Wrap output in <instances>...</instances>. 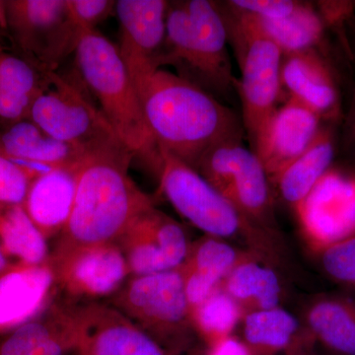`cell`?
Wrapping results in <instances>:
<instances>
[{"label": "cell", "mask_w": 355, "mask_h": 355, "mask_svg": "<svg viewBox=\"0 0 355 355\" xmlns=\"http://www.w3.org/2000/svg\"><path fill=\"white\" fill-rule=\"evenodd\" d=\"M12 22L46 71L76 51L83 35L70 20L67 0H26L10 4Z\"/></svg>", "instance_id": "15"}, {"label": "cell", "mask_w": 355, "mask_h": 355, "mask_svg": "<svg viewBox=\"0 0 355 355\" xmlns=\"http://www.w3.org/2000/svg\"><path fill=\"white\" fill-rule=\"evenodd\" d=\"M139 97L159 153L170 154L193 169L212 147L243 137L232 110L177 74L157 70Z\"/></svg>", "instance_id": "2"}, {"label": "cell", "mask_w": 355, "mask_h": 355, "mask_svg": "<svg viewBox=\"0 0 355 355\" xmlns=\"http://www.w3.org/2000/svg\"><path fill=\"white\" fill-rule=\"evenodd\" d=\"M76 355H78V354H77L76 352Z\"/></svg>", "instance_id": "40"}, {"label": "cell", "mask_w": 355, "mask_h": 355, "mask_svg": "<svg viewBox=\"0 0 355 355\" xmlns=\"http://www.w3.org/2000/svg\"><path fill=\"white\" fill-rule=\"evenodd\" d=\"M209 355H252L246 343L235 336H229L209 345Z\"/></svg>", "instance_id": "36"}, {"label": "cell", "mask_w": 355, "mask_h": 355, "mask_svg": "<svg viewBox=\"0 0 355 355\" xmlns=\"http://www.w3.org/2000/svg\"><path fill=\"white\" fill-rule=\"evenodd\" d=\"M354 9H355V1H354Z\"/></svg>", "instance_id": "39"}, {"label": "cell", "mask_w": 355, "mask_h": 355, "mask_svg": "<svg viewBox=\"0 0 355 355\" xmlns=\"http://www.w3.org/2000/svg\"><path fill=\"white\" fill-rule=\"evenodd\" d=\"M243 342L252 355H319L315 336L284 307L245 315Z\"/></svg>", "instance_id": "18"}, {"label": "cell", "mask_w": 355, "mask_h": 355, "mask_svg": "<svg viewBox=\"0 0 355 355\" xmlns=\"http://www.w3.org/2000/svg\"><path fill=\"white\" fill-rule=\"evenodd\" d=\"M280 81L291 98L321 118L334 116L338 108V93L333 73L316 50L284 55Z\"/></svg>", "instance_id": "22"}, {"label": "cell", "mask_w": 355, "mask_h": 355, "mask_svg": "<svg viewBox=\"0 0 355 355\" xmlns=\"http://www.w3.org/2000/svg\"><path fill=\"white\" fill-rule=\"evenodd\" d=\"M58 289L71 302H91L112 297L130 277L118 243L89 247L49 260Z\"/></svg>", "instance_id": "14"}, {"label": "cell", "mask_w": 355, "mask_h": 355, "mask_svg": "<svg viewBox=\"0 0 355 355\" xmlns=\"http://www.w3.org/2000/svg\"><path fill=\"white\" fill-rule=\"evenodd\" d=\"M236 13L243 16L257 31L277 44L284 55L315 50L321 43L326 28L316 7L303 2H300L291 15L282 19H261Z\"/></svg>", "instance_id": "27"}, {"label": "cell", "mask_w": 355, "mask_h": 355, "mask_svg": "<svg viewBox=\"0 0 355 355\" xmlns=\"http://www.w3.org/2000/svg\"><path fill=\"white\" fill-rule=\"evenodd\" d=\"M132 159L123 146L86 156L79 166L71 214L49 260L118 243L133 220L154 205L128 175Z\"/></svg>", "instance_id": "1"}, {"label": "cell", "mask_w": 355, "mask_h": 355, "mask_svg": "<svg viewBox=\"0 0 355 355\" xmlns=\"http://www.w3.org/2000/svg\"><path fill=\"white\" fill-rule=\"evenodd\" d=\"M2 155L29 161L49 170L81 164L88 153L46 135L33 121H19L1 137Z\"/></svg>", "instance_id": "25"}, {"label": "cell", "mask_w": 355, "mask_h": 355, "mask_svg": "<svg viewBox=\"0 0 355 355\" xmlns=\"http://www.w3.org/2000/svg\"><path fill=\"white\" fill-rule=\"evenodd\" d=\"M302 320L331 355H355V299L321 294L305 305Z\"/></svg>", "instance_id": "24"}, {"label": "cell", "mask_w": 355, "mask_h": 355, "mask_svg": "<svg viewBox=\"0 0 355 355\" xmlns=\"http://www.w3.org/2000/svg\"><path fill=\"white\" fill-rule=\"evenodd\" d=\"M79 76L99 103L116 137L133 158L158 173L161 154L146 125L141 101L116 44L99 32L84 34L77 44Z\"/></svg>", "instance_id": "3"}, {"label": "cell", "mask_w": 355, "mask_h": 355, "mask_svg": "<svg viewBox=\"0 0 355 355\" xmlns=\"http://www.w3.org/2000/svg\"><path fill=\"white\" fill-rule=\"evenodd\" d=\"M168 7L163 0H119L114 3L120 23L116 48L139 95L161 69Z\"/></svg>", "instance_id": "10"}, {"label": "cell", "mask_w": 355, "mask_h": 355, "mask_svg": "<svg viewBox=\"0 0 355 355\" xmlns=\"http://www.w3.org/2000/svg\"><path fill=\"white\" fill-rule=\"evenodd\" d=\"M80 165L57 168L30 184L23 207L46 240L60 235L69 221Z\"/></svg>", "instance_id": "23"}, {"label": "cell", "mask_w": 355, "mask_h": 355, "mask_svg": "<svg viewBox=\"0 0 355 355\" xmlns=\"http://www.w3.org/2000/svg\"><path fill=\"white\" fill-rule=\"evenodd\" d=\"M246 250L238 249L227 240L209 235L191 243L186 260L180 266L191 311L220 288Z\"/></svg>", "instance_id": "20"}, {"label": "cell", "mask_w": 355, "mask_h": 355, "mask_svg": "<svg viewBox=\"0 0 355 355\" xmlns=\"http://www.w3.org/2000/svg\"><path fill=\"white\" fill-rule=\"evenodd\" d=\"M220 287L241 308L244 316L284 307L287 297L282 270L248 249Z\"/></svg>", "instance_id": "21"}, {"label": "cell", "mask_w": 355, "mask_h": 355, "mask_svg": "<svg viewBox=\"0 0 355 355\" xmlns=\"http://www.w3.org/2000/svg\"><path fill=\"white\" fill-rule=\"evenodd\" d=\"M50 85L30 111L31 121L44 132L88 153L123 146L99 107L76 83L51 71Z\"/></svg>", "instance_id": "9"}, {"label": "cell", "mask_w": 355, "mask_h": 355, "mask_svg": "<svg viewBox=\"0 0 355 355\" xmlns=\"http://www.w3.org/2000/svg\"><path fill=\"white\" fill-rule=\"evenodd\" d=\"M11 263H9L8 259L6 256V254L2 251L1 248H0V272H3L4 270H6Z\"/></svg>", "instance_id": "38"}, {"label": "cell", "mask_w": 355, "mask_h": 355, "mask_svg": "<svg viewBox=\"0 0 355 355\" xmlns=\"http://www.w3.org/2000/svg\"><path fill=\"white\" fill-rule=\"evenodd\" d=\"M107 302L171 355L183 354L198 338L180 268L130 277Z\"/></svg>", "instance_id": "6"}, {"label": "cell", "mask_w": 355, "mask_h": 355, "mask_svg": "<svg viewBox=\"0 0 355 355\" xmlns=\"http://www.w3.org/2000/svg\"><path fill=\"white\" fill-rule=\"evenodd\" d=\"M223 17L241 69L235 87L241 98L244 127L252 144L279 107L284 53L240 14L231 10L230 16L223 14Z\"/></svg>", "instance_id": "8"}, {"label": "cell", "mask_w": 355, "mask_h": 355, "mask_svg": "<svg viewBox=\"0 0 355 355\" xmlns=\"http://www.w3.org/2000/svg\"><path fill=\"white\" fill-rule=\"evenodd\" d=\"M57 289L49 261L42 265L16 263L0 272V336L46 309Z\"/></svg>", "instance_id": "17"}, {"label": "cell", "mask_w": 355, "mask_h": 355, "mask_svg": "<svg viewBox=\"0 0 355 355\" xmlns=\"http://www.w3.org/2000/svg\"><path fill=\"white\" fill-rule=\"evenodd\" d=\"M0 248L6 257L26 265H42L50 259L46 239L23 205L0 207Z\"/></svg>", "instance_id": "28"}, {"label": "cell", "mask_w": 355, "mask_h": 355, "mask_svg": "<svg viewBox=\"0 0 355 355\" xmlns=\"http://www.w3.org/2000/svg\"><path fill=\"white\" fill-rule=\"evenodd\" d=\"M343 139L345 148L350 149L355 146V90L349 112L345 116Z\"/></svg>", "instance_id": "37"}, {"label": "cell", "mask_w": 355, "mask_h": 355, "mask_svg": "<svg viewBox=\"0 0 355 355\" xmlns=\"http://www.w3.org/2000/svg\"><path fill=\"white\" fill-rule=\"evenodd\" d=\"M157 175L160 188L175 209L205 235L242 239L247 249L286 270L284 244L272 240L243 218L234 205L191 166L165 153Z\"/></svg>", "instance_id": "5"}, {"label": "cell", "mask_w": 355, "mask_h": 355, "mask_svg": "<svg viewBox=\"0 0 355 355\" xmlns=\"http://www.w3.org/2000/svg\"><path fill=\"white\" fill-rule=\"evenodd\" d=\"M334 156L331 132L321 128L312 144L282 171L272 186L277 187L282 200L295 209L330 170Z\"/></svg>", "instance_id": "26"}, {"label": "cell", "mask_w": 355, "mask_h": 355, "mask_svg": "<svg viewBox=\"0 0 355 355\" xmlns=\"http://www.w3.org/2000/svg\"><path fill=\"white\" fill-rule=\"evenodd\" d=\"M316 9L324 27L331 26L342 29L355 15L354 1H320Z\"/></svg>", "instance_id": "35"}, {"label": "cell", "mask_w": 355, "mask_h": 355, "mask_svg": "<svg viewBox=\"0 0 355 355\" xmlns=\"http://www.w3.org/2000/svg\"><path fill=\"white\" fill-rule=\"evenodd\" d=\"M191 243L179 222L153 205L133 220L118 245L130 277H141L180 268Z\"/></svg>", "instance_id": "13"}, {"label": "cell", "mask_w": 355, "mask_h": 355, "mask_svg": "<svg viewBox=\"0 0 355 355\" xmlns=\"http://www.w3.org/2000/svg\"><path fill=\"white\" fill-rule=\"evenodd\" d=\"M70 301L53 299L30 321L0 336V355H69L76 342Z\"/></svg>", "instance_id": "19"}, {"label": "cell", "mask_w": 355, "mask_h": 355, "mask_svg": "<svg viewBox=\"0 0 355 355\" xmlns=\"http://www.w3.org/2000/svg\"><path fill=\"white\" fill-rule=\"evenodd\" d=\"M294 210L306 241L318 253L355 236V178L329 170Z\"/></svg>", "instance_id": "12"}, {"label": "cell", "mask_w": 355, "mask_h": 355, "mask_svg": "<svg viewBox=\"0 0 355 355\" xmlns=\"http://www.w3.org/2000/svg\"><path fill=\"white\" fill-rule=\"evenodd\" d=\"M324 273L336 284L355 291V236L320 252Z\"/></svg>", "instance_id": "31"}, {"label": "cell", "mask_w": 355, "mask_h": 355, "mask_svg": "<svg viewBox=\"0 0 355 355\" xmlns=\"http://www.w3.org/2000/svg\"><path fill=\"white\" fill-rule=\"evenodd\" d=\"M228 32L220 9L207 0L169 4L161 67L173 65L198 86L228 92L235 87Z\"/></svg>", "instance_id": "4"}, {"label": "cell", "mask_w": 355, "mask_h": 355, "mask_svg": "<svg viewBox=\"0 0 355 355\" xmlns=\"http://www.w3.org/2000/svg\"><path fill=\"white\" fill-rule=\"evenodd\" d=\"M244 313L223 289H217L205 302L191 311V319L198 338L211 345L232 336L242 323Z\"/></svg>", "instance_id": "30"}, {"label": "cell", "mask_w": 355, "mask_h": 355, "mask_svg": "<svg viewBox=\"0 0 355 355\" xmlns=\"http://www.w3.org/2000/svg\"><path fill=\"white\" fill-rule=\"evenodd\" d=\"M320 121L319 114L294 100L275 109L252 144L270 184L312 144Z\"/></svg>", "instance_id": "16"}, {"label": "cell", "mask_w": 355, "mask_h": 355, "mask_svg": "<svg viewBox=\"0 0 355 355\" xmlns=\"http://www.w3.org/2000/svg\"><path fill=\"white\" fill-rule=\"evenodd\" d=\"M31 182L22 167L0 155V207L23 205Z\"/></svg>", "instance_id": "32"}, {"label": "cell", "mask_w": 355, "mask_h": 355, "mask_svg": "<svg viewBox=\"0 0 355 355\" xmlns=\"http://www.w3.org/2000/svg\"><path fill=\"white\" fill-rule=\"evenodd\" d=\"M197 171L232 203L254 228L284 244L277 226L270 181L242 137L221 142L205 154Z\"/></svg>", "instance_id": "7"}, {"label": "cell", "mask_w": 355, "mask_h": 355, "mask_svg": "<svg viewBox=\"0 0 355 355\" xmlns=\"http://www.w3.org/2000/svg\"><path fill=\"white\" fill-rule=\"evenodd\" d=\"M300 4L294 0H232L230 9L261 19H282L288 17Z\"/></svg>", "instance_id": "34"}, {"label": "cell", "mask_w": 355, "mask_h": 355, "mask_svg": "<svg viewBox=\"0 0 355 355\" xmlns=\"http://www.w3.org/2000/svg\"><path fill=\"white\" fill-rule=\"evenodd\" d=\"M70 315L78 355H171L108 302H71Z\"/></svg>", "instance_id": "11"}, {"label": "cell", "mask_w": 355, "mask_h": 355, "mask_svg": "<svg viewBox=\"0 0 355 355\" xmlns=\"http://www.w3.org/2000/svg\"><path fill=\"white\" fill-rule=\"evenodd\" d=\"M114 3L109 0H67L70 20L83 36L108 18L114 11Z\"/></svg>", "instance_id": "33"}, {"label": "cell", "mask_w": 355, "mask_h": 355, "mask_svg": "<svg viewBox=\"0 0 355 355\" xmlns=\"http://www.w3.org/2000/svg\"><path fill=\"white\" fill-rule=\"evenodd\" d=\"M48 86L31 64L10 55L0 57V118L20 121Z\"/></svg>", "instance_id": "29"}]
</instances>
